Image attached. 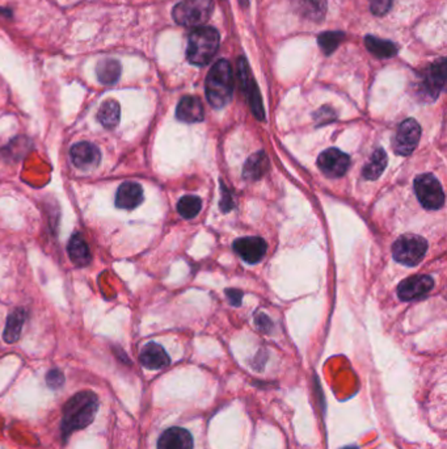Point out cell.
I'll return each mask as SVG.
<instances>
[{"mask_svg":"<svg viewBox=\"0 0 447 449\" xmlns=\"http://www.w3.org/2000/svg\"><path fill=\"white\" fill-rule=\"evenodd\" d=\"M98 408V397L94 392L83 390L72 395L63 406V440H67L72 432L88 427L95 419Z\"/></svg>","mask_w":447,"mask_h":449,"instance_id":"6da1fadb","label":"cell"},{"mask_svg":"<svg viewBox=\"0 0 447 449\" xmlns=\"http://www.w3.org/2000/svg\"><path fill=\"white\" fill-rule=\"evenodd\" d=\"M206 98L211 107L224 108L234 92V72L228 61L219 59L206 78Z\"/></svg>","mask_w":447,"mask_h":449,"instance_id":"7a4b0ae2","label":"cell"},{"mask_svg":"<svg viewBox=\"0 0 447 449\" xmlns=\"http://www.w3.org/2000/svg\"><path fill=\"white\" fill-rule=\"evenodd\" d=\"M221 36L211 27L196 28L189 36L186 58L192 65L205 66L215 56L219 49Z\"/></svg>","mask_w":447,"mask_h":449,"instance_id":"3957f363","label":"cell"},{"mask_svg":"<svg viewBox=\"0 0 447 449\" xmlns=\"http://www.w3.org/2000/svg\"><path fill=\"white\" fill-rule=\"evenodd\" d=\"M212 11V0H182L175 6L172 16L179 25L188 28H199L208 23Z\"/></svg>","mask_w":447,"mask_h":449,"instance_id":"277c9868","label":"cell"},{"mask_svg":"<svg viewBox=\"0 0 447 449\" xmlns=\"http://www.w3.org/2000/svg\"><path fill=\"white\" fill-rule=\"evenodd\" d=\"M428 250V242L419 236L406 234L395 240L392 246L393 259L406 267H415L424 259Z\"/></svg>","mask_w":447,"mask_h":449,"instance_id":"5b68a950","label":"cell"},{"mask_svg":"<svg viewBox=\"0 0 447 449\" xmlns=\"http://www.w3.org/2000/svg\"><path fill=\"white\" fill-rule=\"evenodd\" d=\"M415 191L425 209L437 211L445 204V194L439 182L430 174L419 175L415 179Z\"/></svg>","mask_w":447,"mask_h":449,"instance_id":"8992f818","label":"cell"},{"mask_svg":"<svg viewBox=\"0 0 447 449\" xmlns=\"http://www.w3.org/2000/svg\"><path fill=\"white\" fill-rule=\"evenodd\" d=\"M238 79L241 90L244 91V94L247 96L252 112L259 120H264L265 118V111H264L261 95H260L259 87L256 85V81L252 76L250 65H248V62L246 61L244 56L239 58Z\"/></svg>","mask_w":447,"mask_h":449,"instance_id":"52a82bcc","label":"cell"},{"mask_svg":"<svg viewBox=\"0 0 447 449\" xmlns=\"http://www.w3.org/2000/svg\"><path fill=\"white\" fill-rule=\"evenodd\" d=\"M421 137V127L419 123L413 118H408L400 124L397 127L396 134L393 136L392 147L396 154L406 155L412 154V152L416 149Z\"/></svg>","mask_w":447,"mask_h":449,"instance_id":"ba28073f","label":"cell"},{"mask_svg":"<svg viewBox=\"0 0 447 449\" xmlns=\"http://www.w3.org/2000/svg\"><path fill=\"white\" fill-rule=\"evenodd\" d=\"M446 83V59L442 58L434 62L425 71L421 82V92L426 100H435Z\"/></svg>","mask_w":447,"mask_h":449,"instance_id":"9c48e42d","label":"cell"},{"mask_svg":"<svg viewBox=\"0 0 447 449\" xmlns=\"http://www.w3.org/2000/svg\"><path fill=\"white\" fill-rule=\"evenodd\" d=\"M318 167L331 179L341 178L350 167L349 155L338 149H328L318 158Z\"/></svg>","mask_w":447,"mask_h":449,"instance_id":"30bf717a","label":"cell"},{"mask_svg":"<svg viewBox=\"0 0 447 449\" xmlns=\"http://www.w3.org/2000/svg\"><path fill=\"white\" fill-rule=\"evenodd\" d=\"M70 156L74 166L82 171L96 169L101 162V153L98 146L88 140L75 143L71 147Z\"/></svg>","mask_w":447,"mask_h":449,"instance_id":"8fae6325","label":"cell"},{"mask_svg":"<svg viewBox=\"0 0 447 449\" xmlns=\"http://www.w3.org/2000/svg\"><path fill=\"white\" fill-rule=\"evenodd\" d=\"M234 250L244 262L256 264L264 258L268 244L265 240L260 237H246L237 239L234 242Z\"/></svg>","mask_w":447,"mask_h":449,"instance_id":"7c38bea8","label":"cell"},{"mask_svg":"<svg viewBox=\"0 0 447 449\" xmlns=\"http://www.w3.org/2000/svg\"><path fill=\"white\" fill-rule=\"evenodd\" d=\"M434 281L430 276L419 275L402 281L397 286V295L403 301H412L430 292L433 288Z\"/></svg>","mask_w":447,"mask_h":449,"instance_id":"4fadbf2b","label":"cell"},{"mask_svg":"<svg viewBox=\"0 0 447 449\" xmlns=\"http://www.w3.org/2000/svg\"><path fill=\"white\" fill-rule=\"evenodd\" d=\"M143 201V189L138 182H122L116 194V205L120 209L131 211L140 207Z\"/></svg>","mask_w":447,"mask_h":449,"instance_id":"5bb4252c","label":"cell"},{"mask_svg":"<svg viewBox=\"0 0 447 449\" xmlns=\"http://www.w3.org/2000/svg\"><path fill=\"white\" fill-rule=\"evenodd\" d=\"M157 449H193V436L185 428H168L159 437Z\"/></svg>","mask_w":447,"mask_h":449,"instance_id":"9a60e30c","label":"cell"},{"mask_svg":"<svg viewBox=\"0 0 447 449\" xmlns=\"http://www.w3.org/2000/svg\"><path fill=\"white\" fill-rule=\"evenodd\" d=\"M176 117L182 123L195 124L201 123L205 118V111L202 101L196 96H185L180 100L177 109H176Z\"/></svg>","mask_w":447,"mask_h":449,"instance_id":"2e32d148","label":"cell"},{"mask_svg":"<svg viewBox=\"0 0 447 449\" xmlns=\"http://www.w3.org/2000/svg\"><path fill=\"white\" fill-rule=\"evenodd\" d=\"M140 360L142 365L150 370L163 369L171 363L167 352L157 343L146 344L140 352Z\"/></svg>","mask_w":447,"mask_h":449,"instance_id":"e0dca14e","label":"cell"},{"mask_svg":"<svg viewBox=\"0 0 447 449\" xmlns=\"http://www.w3.org/2000/svg\"><path fill=\"white\" fill-rule=\"evenodd\" d=\"M67 253L70 256L71 262L76 267H87L91 263L92 256H91L89 246L80 233L72 234L67 246Z\"/></svg>","mask_w":447,"mask_h":449,"instance_id":"ac0fdd59","label":"cell"},{"mask_svg":"<svg viewBox=\"0 0 447 449\" xmlns=\"http://www.w3.org/2000/svg\"><path fill=\"white\" fill-rule=\"evenodd\" d=\"M122 72L121 63L117 59L107 58L100 61L96 66V75L101 85H111L120 81Z\"/></svg>","mask_w":447,"mask_h":449,"instance_id":"d6986e66","label":"cell"},{"mask_svg":"<svg viewBox=\"0 0 447 449\" xmlns=\"http://www.w3.org/2000/svg\"><path fill=\"white\" fill-rule=\"evenodd\" d=\"M268 169H269V160L266 155L263 152H259L247 159L243 169V178L250 182L259 180L263 175H265Z\"/></svg>","mask_w":447,"mask_h":449,"instance_id":"ffe728a7","label":"cell"},{"mask_svg":"<svg viewBox=\"0 0 447 449\" xmlns=\"http://www.w3.org/2000/svg\"><path fill=\"white\" fill-rule=\"evenodd\" d=\"M25 318H27V313H25V310L21 309V308L14 309L8 315V320L6 323V330H4V334H3L6 343H8V344L16 343L20 339Z\"/></svg>","mask_w":447,"mask_h":449,"instance_id":"44dd1931","label":"cell"},{"mask_svg":"<svg viewBox=\"0 0 447 449\" xmlns=\"http://www.w3.org/2000/svg\"><path fill=\"white\" fill-rule=\"evenodd\" d=\"M121 107L118 101L109 98L104 101L98 112V123L105 129H114L120 124Z\"/></svg>","mask_w":447,"mask_h":449,"instance_id":"7402d4cb","label":"cell"},{"mask_svg":"<svg viewBox=\"0 0 447 449\" xmlns=\"http://www.w3.org/2000/svg\"><path fill=\"white\" fill-rule=\"evenodd\" d=\"M387 167V154L384 153L383 149H377L371 158L369 159V162L366 163L362 174H364V179L367 180H377L378 178L383 174L384 169Z\"/></svg>","mask_w":447,"mask_h":449,"instance_id":"603a6c76","label":"cell"},{"mask_svg":"<svg viewBox=\"0 0 447 449\" xmlns=\"http://www.w3.org/2000/svg\"><path fill=\"white\" fill-rule=\"evenodd\" d=\"M364 45L369 52L378 58H391L397 53V48L395 46V43L387 40H380L373 36H367L364 39Z\"/></svg>","mask_w":447,"mask_h":449,"instance_id":"cb8c5ba5","label":"cell"},{"mask_svg":"<svg viewBox=\"0 0 447 449\" xmlns=\"http://www.w3.org/2000/svg\"><path fill=\"white\" fill-rule=\"evenodd\" d=\"M301 14L308 20L312 21H322L327 14L328 4L327 0H299Z\"/></svg>","mask_w":447,"mask_h":449,"instance_id":"d4e9b609","label":"cell"},{"mask_svg":"<svg viewBox=\"0 0 447 449\" xmlns=\"http://www.w3.org/2000/svg\"><path fill=\"white\" fill-rule=\"evenodd\" d=\"M202 209V201L197 196H184L177 204V211L182 218L192 220Z\"/></svg>","mask_w":447,"mask_h":449,"instance_id":"484cf974","label":"cell"},{"mask_svg":"<svg viewBox=\"0 0 447 449\" xmlns=\"http://www.w3.org/2000/svg\"><path fill=\"white\" fill-rule=\"evenodd\" d=\"M344 39H345V34L342 32H325L319 36L318 43H319V46L323 52L327 56H329L338 48V45L342 43Z\"/></svg>","mask_w":447,"mask_h":449,"instance_id":"4316f807","label":"cell"},{"mask_svg":"<svg viewBox=\"0 0 447 449\" xmlns=\"http://www.w3.org/2000/svg\"><path fill=\"white\" fill-rule=\"evenodd\" d=\"M46 384L52 389H61L65 384V375L59 369H52L46 375Z\"/></svg>","mask_w":447,"mask_h":449,"instance_id":"83f0119b","label":"cell"},{"mask_svg":"<svg viewBox=\"0 0 447 449\" xmlns=\"http://www.w3.org/2000/svg\"><path fill=\"white\" fill-rule=\"evenodd\" d=\"M393 0H370V10L375 16H383L391 10Z\"/></svg>","mask_w":447,"mask_h":449,"instance_id":"f1b7e54d","label":"cell"},{"mask_svg":"<svg viewBox=\"0 0 447 449\" xmlns=\"http://www.w3.org/2000/svg\"><path fill=\"white\" fill-rule=\"evenodd\" d=\"M316 120H319L320 124L335 121V112L329 107H323L319 109V112L316 113Z\"/></svg>","mask_w":447,"mask_h":449,"instance_id":"f546056e","label":"cell"},{"mask_svg":"<svg viewBox=\"0 0 447 449\" xmlns=\"http://www.w3.org/2000/svg\"><path fill=\"white\" fill-rule=\"evenodd\" d=\"M226 295H227V298H228V301H230L231 305L240 306L241 298H243V293L240 291H238V289H227L226 291Z\"/></svg>","mask_w":447,"mask_h":449,"instance_id":"4dcf8cb0","label":"cell"},{"mask_svg":"<svg viewBox=\"0 0 447 449\" xmlns=\"http://www.w3.org/2000/svg\"><path fill=\"white\" fill-rule=\"evenodd\" d=\"M256 324L263 331H269V328L272 327L270 320L266 317L265 314H261V313L256 315Z\"/></svg>","mask_w":447,"mask_h":449,"instance_id":"1f68e13d","label":"cell"},{"mask_svg":"<svg viewBox=\"0 0 447 449\" xmlns=\"http://www.w3.org/2000/svg\"><path fill=\"white\" fill-rule=\"evenodd\" d=\"M222 188H224V185H222ZM221 208L224 211H230L234 208V202L231 200V195H230L228 191H224V200L221 201Z\"/></svg>","mask_w":447,"mask_h":449,"instance_id":"d6a6232c","label":"cell"},{"mask_svg":"<svg viewBox=\"0 0 447 449\" xmlns=\"http://www.w3.org/2000/svg\"><path fill=\"white\" fill-rule=\"evenodd\" d=\"M239 1H240V4H241V7H244V8H246V7L248 6V0H239Z\"/></svg>","mask_w":447,"mask_h":449,"instance_id":"836d02e7","label":"cell"},{"mask_svg":"<svg viewBox=\"0 0 447 449\" xmlns=\"http://www.w3.org/2000/svg\"><path fill=\"white\" fill-rule=\"evenodd\" d=\"M342 449H358L357 447H353V446H350V447H345V448Z\"/></svg>","mask_w":447,"mask_h":449,"instance_id":"e575fe53","label":"cell"}]
</instances>
